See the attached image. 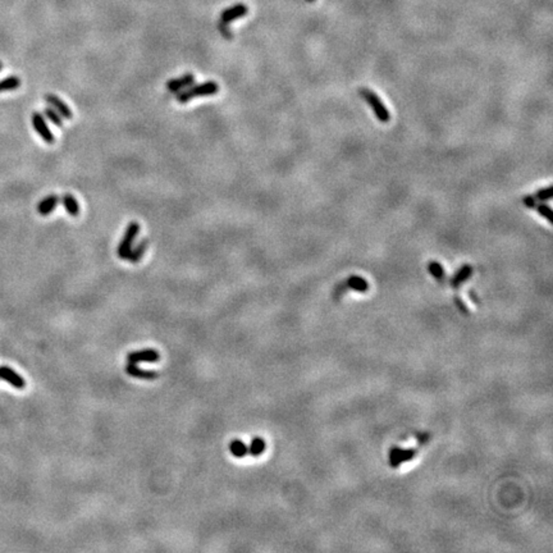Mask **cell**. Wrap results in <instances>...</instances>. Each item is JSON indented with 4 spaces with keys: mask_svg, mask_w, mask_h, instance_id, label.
Listing matches in <instances>:
<instances>
[{
    "mask_svg": "<svg viewBox=\"0 0 553 553\" xmlns=\"http://www.w3.org/2000/svg\"><path fill=\"white\" fill-rule=\"evenodd\" d=\"M219 91V86H218L217 82L214 81H206L204 84L195 85V86H190L187 90H185L183 93H180L177 95V102L181 103V104H187L190 100L196 98H201V96H212Z\"/></svg>",
    "mask_w": 553,
    "mask_h": 553,
    "instance_id": "cell-1",
    "label": "cell"
},
{
    "mask_svg": "<svg viewBox=\"0 0 553 553\" xmlns=\"http://www.w3.org/2000/svg\"><path fill=\"white\" fill-rule=\"evenodd\" d=\"M360 93H361L362 98L365 99V102L371 107L378 121L382 122V123H388L391 121V114H389L388 109L384 107V104H383L377 94L374 93L373 90H369V89H361Z\"/></svg>",
    "mask_w": 553,
    "mask_h": 553,
    "instance_id": "cell-2",
    "label": "cell"
},
{
    "mask_svg": "<svg viewBox=\"0 0 553 553\" xmlns=\"http://www.w3.org/2000/svg\"><path fill=\"white\" fill-rule=\"evenodd\" d=\"M139 232H140V224L137 223V222H131V223L128 224L127 229H126L125 232V235H123V238H122V241L119 242L118 250H117L119 258L126 260L128 252L131 251V249H132V246H134L135 240H136V237L139 236Z\"/></svg>",
    "mask_w": 553,
    "mask_h": 553,
    "instance_id": "cell-3",
    "label": "cell"
},
{
    "mask_svg": "<svg viewBox=\"0 0 553 553\" xmlns=\"http://www.w3.org/2000/svg\"><path fill=\"white\" fill-rule=\"evenodd\" d=\"M31 121H32V126H34V128H35V131L38 132L39 136H40L44 141L47 142V144H49V145L54 144L55 137L54 135L52 134L50 128L48 127L47 121H45L43 114L39 113V112H34L31 117Z\"/></svg>",
    "mask_w": 553,
    "mask_h": 553,
    "instance_id": "cell-4",
    "label": "cell"
},
{
    "mask_svg": "<svg viewBox=\"0 0 553 553\" xmlns=\"http://www.w3.org/2000/svg\"><path fill=\"white\" fill-rule=\"evenodd\" d=\"M416 455L415 448H400V447H392L389 451V465L392 467H398L401 463L410 461Z\"/></svg>",
    "mask_w": 553,
    "mask_h": 553,
    "instance_id": "cell-5",
    "label": "cell"
},
{
    "mask_svg": "<svg viewBox=\"0 0 553 553\" xmlns=\"http://www.w3.org/2000/svg\"><path fill=\"white\" fill-rule=\"evenodd\" d=\"M247 13H249V8H247V6L241 3L235 4V6L229 7V8L224 9L223 12H222V16H220V22L228 25L231 24V22H233V21L238 20V18L245 17Z\"/></svg>",
    "mask_w": 553,
    "mask_h": 553,
    "instance_id": "cell-6",
    "label": "cell"
},
{
    "mask_svg": "<svg viewBox=\"0 0 553 553\" xmlns=\"http://www.w3.org/2000/svg\"><path fill=\"white\" fill-rule=\"evenodd\" d=\"M0 378L17 389H24L26 387V382H25L24 378L21 377L20 374L16 373L13 369L6 366V365L0 366Z\"/></svg>",
    "mask_w": 553,
    "mask_h": 553,
    "instance_id": "cell-7",
    "label": "cell"
},
{
    "mask_svg": "<svg viewBox=\"0 0 553 553\" xmlns=\"http://www.w3.org/2000/svg\"><path fill=\"white\" fill-rule=\"evenodd\" d=\"M195 82V76L192 73H186V75L181 76L178 79H172L167 82V89H168L171 93H178V91L183 90V89H187V87L192 86Z\"/></svg>",
    "mask_w": 553,
    "mask_h": 553,
    "instance_id": "cell-8",
    "label": "cell"
},
{
    "mask_svg": "<svg viewBox=\"0 0 553 553\" xmlns=\"http://www.w3.org/2000/svg\"><path fill=\"white\" fill-rule=\"evenodd\" d=\"M45 100H47L48 104L52 105L53 109L57 110V112L61 114L62 118H66V119H72L73 118L72 110H71L70 108L67 107V105L64 104L63 100H62V99H59L57 95H53V94H47V95H45Z\"/></svg>",
    "mask_w": 553,
    "mask_h": 553,
    "instance_id": "cell-9",
    "label": "cell"
},
{
    "mask_svg": "<svg viewBox=\"0 0 553 553\" xmlns=\"http://www.w3.org/2000/svg\"><path fill=\"white\" fill-rule=\"evenodd\" d=\"M59 201H61V197L58 195L52 194L49 196H47L45 199L40 201L38 204V213L41 217H48L50 213H53L55 210V208L58 206Z\"/></svg>",
    "mask_w": 553,
    "mask_h": 553,
    "instance_id": "cell-10",
    "label": "cell"
},
{
    "mask_svg": "<svg viewBox=\"0 0 553 553\" xmlns=\"http://www.w3.org/2000/svg\"><path fill=\"white\" fill-rule=\"evenodd\" d=\"M128 362H157L159 361V353L155 350H145L139 352H131L127 356Z\"/></svg>",
    "mask_w": 553,
    "mask_h": 553,
    "instance_id": "cell-11",
    "label": "cell"
},
{
    "mask_svg": "<svg viewBox=\"0 0 553 553\" xmlns=\"http://www.w3.org/2000/svg\"><path fill=\"white\" fill-rule=\"evenodd\" d=\"M471 274H472V267H471V265H469V264H465V265H462V267H461L460 269L457 270V273L453 275V278H452V281H451L452 287L458 288V287H460L461 284L463 283V282H466L467 279L471 277Z\"/></svg>",
    "mask_w": 553,
    "mask_h": 553,
    "instance_id": "cell-12",
    "label": "cell"
},
{
    "mask_svg": "<svg viewBox=\"0 0 553 553\" xmlns=\"http://www.w3.org/2000/svg\"><path fill=\"white\" fill-rule=\"evenodd\" d=\"M126 371H127V374L131 375V377L144 378V379H154V378L159 377V374L157 371L142 370V369L137 368L136 364H134V362H128V365L126 366Z\"/></svg>",
    "mask_w": 553,
    "mask_h": 553,
    "instance_id": "cell-13",
    "label": "cell"
},
{
    "mask_svg": "<svg viewBox=\"0 0 553 553\" xmlns=\"http://www.w3.org/2000/svg\"><path fill=\"white\" fill-rule=\"evenodd\" d=\"M61 201L63 203L64 208H66V210H67V213L71 215V217H79L80 205H79V201L76 200V197L73 196V195L64 194L63 196H62Z\"/></svg>",
    "mask_w": 553,
    "mask_h": 553,
    "instance_id": "cell-14",
    "label": "cell"
},
{
    "mask_svg": "<svg viewBox=\"0 0 553 553\" xmlns=\"http://www.w3.org/2000/svg\"><path fill=\"white\" fill-rule=\"evenodd\" d=\"M345 284L347 288L356 291V292H366L369 290L368 282L365 281L362 277H359V275H351L350 278L345 282Z\"/></svg>",
    "mask_w": 553,
    "mask_h": 553,
    "instance_id": "cell-15",
    "label": "cell"
},
{
    "mask_svg": "<svg viewBox=\"0 0 553 553\" xmlns=\"http://www.w3.org/2000/svg\"><path fill=\"white\" fill-rule=\"evenodd\" d=\"M148 245H149L148 240H142L136 247L131 249V251L128 252L127 258H126V260L131 261V263H137V261L141 260V258L144 256V254H145L146 249H148Z\"/></svg>",
    "mask_w": 553,
    "mask_h": 553,
    "instance_id": "cell-16",
    "label": "cell"
},
{
    "mask_svg": "<svg viewBox=\"0 0 553 553\" xmlns=\"http://www.w3.org/2000/svg\"><path fill=\"white\" fill-rule=\"evenodd\" d=\"M229 449H231L232 455L236 456V457H245L246 455H249V447L240 439L232 440L231 444H229Z\"/></svg>",
    "mask_w": 553,
    "mask_h": 553,
    "instance_id": "cell-17",
    "label": "cell"
},
{
    "mask_svg": "<svg viewBox=\"0 0 553 553\" xmlns=\"http://www.w3.org/2000/svg\"><path fill=\"white\" fill-rule=\"evenodd\" d=\"M20 86H21V80L18 79L17 76H11V77H7V79L0 81V93L17 90Z\"/></svg>",
    "mask_w": 553,
    "mask_h": 553,
    "instance_id": "cell-18",
    "label": "cell"
},
{
    "mask_svg": "<svg viewBox=\"0 0 553 553\" xmlns=\"http://www.w3.org/2000/svg\"><path fill=\"white\" fill-rule=\"evenodd\" d=\"M264 451H265V442L263 438H254L249 447V455L260 456Z\"/></svg>",
    "mask_w": 553,
    "mask_h": 553,
    "instance_id": "cell-19",
    "label": "cell"
},
{
    "mask_svg": "<svg viewBox=\"0 0 553 553\" xmlns=\"http://www.w3.org/2000/svg\"><path fill=\"white\" fill-rule=\"evenodd\" d=\"M44 114H45V117H47L48 119H49L52 123H54L57 127L59 128H63V119H62V116L61 114L57 112V110H54L53 108L48 107L44 109Z\"/></svg>",
    "mask_w": 553,
    "mask_h": 553,
    "instance_id": "cell-20",
    "label": "cell"
},
{
    "mask_svg": "<svg viewBox=\"0 0 553 553\" xmlns=\"http://www.w3.org/2000/svg\"><path fill=\"white\" fill-rule=\"evenodd\" d=\"M428 272L430 273V274H432L438 282H443L444 270L439 263H437V261H430V263L428 264Z\"/></svg>",
    "mask_w": 553,
    "mask_h": 553,
    "instance_id": "cell-21",
    "label": "cell"
},
{
    "mask_svg": "<svg viewBox=\"0 0 553 553\" xmlns=\"http://www.w3.org/2000/svg\"><path fill=\"white\" fill-rule=\"evenodd\" d=\"M552 186H548V187H544V189H540L538 192H536L535 195V199H538V200L540 201H547L549 200V199H552Z\"/></svg>",
    "mask_w": 553,
    "mask_h": 553,
    "instance_id": "cell-22",
    "label": "cell"
},
{
    "mask_svg": "<svg viewBox=\"0 0 553 553\" xmlns=\"http://www.w3.org/2000/svg\"><path fill=\"white\" fill-rule=\"evenodd\" d=\"M535 208L536 210H538L539 215H541V217L545 218L549 223H552V209H550L549 206L544 205V204H540V205H536Z\"/></svg>",
    "mask_w": 553,
    "mask_h": 553,
    "instance_id": "cell-23",
    "label": "cell"
},
{
    "mask_svg": "<svg viewBox=\"0 0 553 553\" xmlns=\"http://www.w3.org/2000/svg\"><path fill=\"white\" fill-rule=\"evenodd\" d=\"M522 203H524V205L529 209H534L536 205H538V204H536L535 196H533V195H527V196H525L524 199H522Z\"/></svg>",
    "mask_w": 553,
    "mask_h": 553,
    "instance_id": "cell-24",
    "label": "cell"
},
{
    "mask_svg": "<svg viewBox=\"0 0 553 553\" xmlns=\"http://www.w3.org/2000/svg\"><path fill=\"white\" fill-rule=\"evenodd\" d=\"M219 29H220V31H222V34H223L224 38H227V39H231V38H232L231 32H229L228 27H227V25H226V24H223V22H220V24H219Z\"/></svg>",
    "mask_w": 553,
    "mask_h": 553,
    "instance_id": "cell-25",
    "label": "cell"
},
{
    "mask_svg": "<svg viewBox=\"0 0 553 553\" xmlns=\"http://www.w3.org/2000/svg\"><path fill=\"white\" fill-rule=\"evenodd\" d=\"M455 301H456V304H457L458 309H460V310H462L463 313H466V311H467L466 306H465V304H463V302L461 301L460 297H458V296H456V297H455Z\"/></svg>",
    "mask_w": 553,
    "mask_h": 553,
    "instance_id": "cell-26",
    "label": "cell"
},
{
    "mask_svg": "<svg viewBox=\"0 0 553 553\" xmlns=\"http://www.w3.org/2000/svg\"><path fill=\"white\" fill-rule=\"evenodd\" d=\"M417 439H419V442L424 443V442H426V440L429 439V435L428 434H419V435H417Z\"/></svg>",
    "mask_w": 553,
    "mask_h": 553,
    "instance_id": "cell-27",
    "label": "cell"
},
{
    "mask_svg": "<svg viewBox=\"0 0 553 553\" xmlns=\"http://www.w3.org/2000/svg\"><path fill=\"white\" fill-rule=\"evenodd\" d=\"M2 70H3V63L0 62V71H2Z\"/></svg>",
    "mask_w": 553,
    "mask_h": 553,
    "instance_id": "cell-28",
    "label": "cell"
},
{
    "mask_svg": "<svg viewBox=\"0 0 553 553\" xmlns=\"http://www.w3.org/2000/svg\"><path fill=\"white\" fill-rule=\"evenodd\" d=\"M306 2H309V3H314L315 0H306Z\"/></svg>",
    "mask_w": 553,
    "mask_h": 553,
    "instance_id": "cell-29",
    "label": "cell"
}]
</instances>
